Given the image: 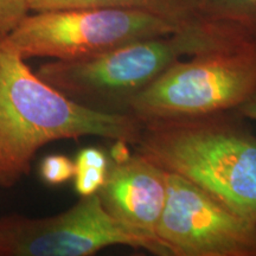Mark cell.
<instances>
[{"label": "cell", "instance_id": "cell-1", "mask_svg": "<svg viewBox=\"0 0 256 256\" xmlns=\"http://www.w3.org/2000/svg\"><path fill=\"white\" fill-rule=\"evenodd\" d=\"M142 122L132 114L92 110L32 72L0 40V185L14 186L48 142L94 136L134 145Z\"/></svg>", "mask_w": 256, "mask_h": 256}, {"label": "cell", "instance_id": "cell-2", "mask_svg": "<svg viewBox=\"0 0 256 256\" xmlns=\"http://www.w3.org/2000/svg\"><path fill=\"white\" fill-rule=\"evenodd\" d=\"M136 151L256 220V138L222 113L142 122Z\"/></svg>", "mask_w": 256, "mask_h": 256}, {"label": "cell", "instance_id": "cell-3", "mask_svg": "<svg viewBox=\"0 0 256 256\" xmlns=\"http://www.w3.org/2000/svg\"><path fill=\"white\" fill-rule=\"evenodd\" d=\"M238 42L248 40L200 22L86 58L44 63L36 74L80 104L106 113L130 114L133 98L172 64Z\"/></svg>", "mask_w": 256, "mask_h": 256}, {"label": "cell", "instance_id": "cell-4", "mask_svg": "<svg viewBox=\"0 0 256 256\" xmlns=\"http://www.w3.org/2000/svg\"><path fill=\"white\" fill-rule=\"evenodd\" d=\"M256 92V43L238 42L178 60L130 106L142 122L238 110Z\"/></svg>", "mask_w": 256, "mask_h": 256}, {"label": "cell", "instance_id": "cell-5", "mask_svg": "<svg viewBox=\"0 0 256 256\" xmlns=\"http://www.w3.org/2000/svg\"><path fill=\"white\" fill-rule=\"evenodd\" d=\"M183 26L185 25L136 10H50L28 14L0 40L24 60L51 57L72 60L136 40L164 36Z\"/></svg>", "mask_w": 256, "mask_h": 256}, {"label": "cell", "instance_id": "cell-6", "mask_svg": "<svg viewBox=\"0 0 256 256\" xmlns=\"http://www.w3.org/2000/svg\"><path fill=\"white\" fill-rule=\"evenodd\" d=\"M156 238L172 256H256V220L170 172Z\"/></svg>", "mask_w": 256, "mask_h": 256}, {"label": "cell", "instance_id": "cell-7", "mask_svg": "<svg viewBox=\"0 0 256 256\" xmlns=\"http://www.w3.org/2000/svg\"><path fill=\"white\" fill-rule=\"evenodd\" d=\"M147 250L146 243L106 210L98 194L56 216L0 218V256H89L110 246Z\"/></svg>", "mask_w": 256, "mask_h": 256}, {"label": "cell", "instance_id": "cell-8", "mask_svg": "<svg viewBox=\"0 0 256 256\" xmlns=\"http://www.w3.org/2000/svg\"><path fill=\"white\" fill-rule=\"evenodd\" d=\"M98 196L121 226L146 243L147 250L168 255L156 238L166 202L164 170L139 153L124 162H112Z\"/></svg>", "mask_w": 256, "mask_h": 256}, {"label": "cell", "instance_id": "cell-9", "mask_svg": "<svg viewBox=\"0 0 256 256\" xmlns=\"http://www.w3.org/2000/svg\"><path fill=\"white\" fill-rule=\"evenodd\" d=\"M30 11L64 8H122L159 16L178 25L200 23L198 0H28Z\"/></svg>", "mask_w": 256, "mask_h": 256}, {"label": "cell", "instance_id": "cell-10", "mask_svg": "<svg viewBox=\"0 0 256 256\" xmlns=\"http://www.w3.org/2000/svg\"><path fill=\"white\" fill-rule=\"evenodd\" d=\"M198 17L203 23L256 43V0H198Z\"/></svg>", "mask_w": 256, "mask_h": 256}, {"label": "cell", "instance_id": "cell-11", "mask_svg": "<svg viewBox=\"0 0 256 256\" xmlns=\"http://www.w3.org/2000/svg\"><path fill=\"white\" fill-rule=\"evenodd\" d=\"M75 162L63 154H50L42 160L40 174L48 185H60L75 177Z\"/></svg>", "mask_w": 256, "mask_h": 256}, {"label": "cell", "instance_id": "cell-12", "mask_svg": "<svg viewBox=\"0 0 256 256\" xmlns=\"http://www.w3.org/2000/svg\"><path fill=\"white\" fill-rule=\"evenodd\" d=\"M75 190L81 197L98 194L107 179L108 168L75 164Z\"/></svg>", "mask_w": 256, "mask_h": 256}, {"label": "cell", "instance_id": "cell-13", "mask_svg": "<svg viewBox=\"0 0 256 256\" xmlns=\"http://www.w3.org/2000/svg\"><path fill=\"white\" fill-rule=\"evenodd\" d=\"M30 12L28 0H0V38H4Z\"/></svg>", "mask_w": 256, "mask_h": 256}, {"label": "cell", "instance_id": "cell-14", "mask_svg": "<svg viewBox=\"0 0 256 256\" xmlns=\"http://www.w3.org/2000/svg\"><path fill=\"white\" fill-rule=\"evenodd\" d=\"M238 110L240 114L243 115V116L249 118V119L256 121V92L247 102H244L241 107H238Z\"/></svg>", "mask_w": 256, "mask_h": 256}]
</instances>
